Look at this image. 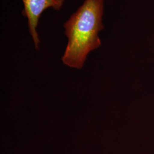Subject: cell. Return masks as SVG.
I'll return each instance as SVG.
<instances>
[{"mask_svg": "<svg viewBox=\"0 0 154 154\" xmlns=\"http://www.w3.org/2000/svg\"><path fill=\"white\" fill-rule=\"evenodd\" d=\"M103 14L104 0H85L65 23L63 27L68 39L62 57L65 65L82 69L88 54L101 45L99 33L105 28Z\"/></svg>", "mask_w": 154, "mask_h": 154, "instance_id": "1", "label": "cell"}, {"mask_svg": "<svg viewBox=\"0 0 154 154\" xmlns=\"http://www.w3.org/2000/svg\"><path fill=\"white\" fill-rule=\"evenodd\" d=\"M65 0H22L23 9L22 14L28 19V28L34 46L38 49L40 39L37 33L39 18L45 11L52 8L55 11H60L63 7Z\"/></svg>", "mask_w": 154, "mask_h": 154, "instance_id": "2", "label": "cell"}]
</instances>
